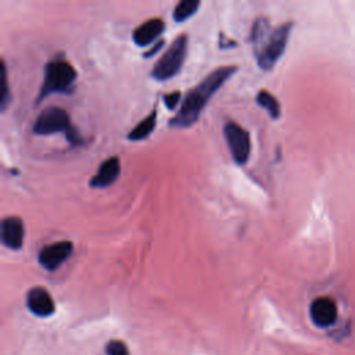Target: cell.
<instances>
[{
	"label": "cell",
	"instance_id": "cell-1",
	"mask_svg": "<svg viewBox=\"0 0 355 355\" xmlns=\"http://www.w3.org/2000/svg\"><path fill=\"white\" fill-rule=\"evenodd\" d=\"M237 71L236 65H222L209 72L197 86L184 96L176 115L169 121L171 128L184 129L194 125L209 98Z\"/></svg>",
	"mask_w": 355,
	"mask_h": 355
},
{
	"label": "cell",
	"instance_id": "cell-2",
	"mask_svg": "<svg viewBox=\"0 0 355 355\" xmlns=\"http://www.w3.org/2000/svg\"><path fill=\"white\" fill-rule=\"evenodd\" d=\"M291 29L293 22L287 21L279 25L277 28L270 29L266 37L258 46L254 47L257 64L262 71H270L275 67V64L280 60L286 50Z\"/></svg>",
	"mask_w": 355,
	"mask_h": 355
},
{
	"label": "cell",
	"instance_id": "cell-3",
	"mask_svg": "<svg viewBox=\"0 0 355 355\" xmlns=\"http://www.w3.org/2000/svg\"><path fill=\"white\" fill-rule=\"evenodd\" d=\"M76 71L71 62L62 58H54L44 67V79L39 90L36 103L39 104L44 97L53 93H68L73 87Z\"/></svg>",
	"mask_w": 355,
	"mask_h": 355
},
{
	"label": "cell",
	"instance_id": "cell-4",
	"mask_svg": "<svg viewBox=\"0 0 355 355\" xmlns=\"http://www.w3.org/2000/svg\"><path fill=\"white\" fill-rule=\"evenodd\" d=\"M33 133L36 135H53L62 132L72 144H80L82 139L69 122L68 112L61 107H46L33 123Z\"/></svg>",
	"mask_w": 355,
	"mask_h": 355
},
{
	"label": "cell",
	"instance_id": "cell-5",
	"mask_svg": "<svg viewBox=\"0 0 355 355\" xmlns=\"http://www.w3.org/2000/svg\"><path fill=\"white\" fill-rule=\"evenodd\" d=\"M187 53V35H179L164 55L155 62L151 76L157 80H166L179 73Z\"/></svg>",
	"mask_w": 355,
	"mask_h": 355
},
{
	"label": "cell",
	"instance_id": "cell-6",
	"mask_svg": "<svg viewBox=\"0 0 355 355\" xmlns=\"http://www.w3.org/2000/svg\"><path fill=\"white\" fill-rule=\"evenodd\" d=\"M223 135L234 162L237 165H244L251 153L250 133L236 122H226L223 126Z\"/></svg>",
	"mask_w": 355,
	"mask_h": 355
},
{
	"label": "cell",
	"instance_id": "cell-7",
	"mask_svg": "<svg viewBox=\"0 0 355 355\" xmlns=\"http://www.w3.org/2000/svg\"><path fill=\"white\" fill-rule=\"evenodd\" d=\"M73 251V244L68 240H61L44 245L37 255L39 263L47 270H55L62 262H65Z\"/></svg>",
	"mask_w": 355,
	"mask_h": 355
},
{
	"label": "cell",
	"instance_id": "cell-8",
	"mask_svg": "<svg viewBox=\"0 0 355 355\" xmlns=\"http://www.w3.org/2000/svg\"><path fill=\"white\" fill-rule=\"evenodd\" d=\"M309 315L318 327H329L337 320V304L330 297H318L309 306Z\"/></svg>",
	"mask_w": 355,
	"mask_h": 355
},
{
	"label": "cell",
	"instance_id": "cell-9",
	"mask_svg": "<svg viewBox=\"0 0 355 355\" xmlns=\"http://www.w3.org/2000/svg\"><path fill=\"white\" fill-rule=\"evenodd\" d=\"M24 220L18 216H6L1 220V243L10 250H19L24 244Z\"/></svg>",
	"mask_w": 355,
	"mask_h": 355
},
{
	"label": "cell",
	"instance_id": "cell-10",
	"mask_svg": "<svg viewBox=\"0 0 355 355\" xmlns=\"http://www.w3.org/2000/svg\"><path fill=\"white\" fill-rule=\"evenodd\" d=\"M26 306L32 313L47 318L54 313L55 305L50 293L44 287H32L26 294Z\"/></svg>",
	"mask_w": 355,
	"mask_h": 355
},
{
	"label": "cell",
	"instance_id": "cell-11",
	"mask_svg": "<svg viewBox=\"0 0 355 355\" xmlns=\"http://www.w3.org/2000/svg\"><path fill=\"white\" fill-rule=\"evenodd\" d=\"M121 173V162L118 157H111L100 164L97 172L89 182L90 187L104 189L112 184Z\"/></svg>",
	"mask_w": 355,
	"mask_h": 355
},
{
	"label": "cell",
	"instance_id": "cell-12",
	"mask_svg": "<svg viewBox=\"0 0 355 355\" xmlns=\"http://www.w3.org/2000/svg\"><path fill=\"white\" fill-rule=\"evenodd\" d=\"M165 29V22L161 18H150L133 31V42L137 46H148Z\"/></svg>",
	"mask_w": 355,
	"mask_h": 355
},
{
	"label": "cell",
	"instance_id": "cell-13",
	"mask_svg": "<svg viewBox=\"0 0 355 355\" xmlns=\"http://www.w3.org/2000/svg\"><path fill=\"white\" fill-rule=\"evenodd\" d=\"M157 121V110H153L144 119H141L132 130L128 133V139L132 141H139L151 135V132L155 128Z\"/></svg>",
	"mask_w": 355,
	"mask_h": 355
},
{
	"label": "cell",
	"instance_id": "cell-14",
	"mask_svg": "<svg viewBox=\"0 0 355 355\" xmlns=\"http://www.w3.org/2000/svg\"><path fill=\"white\" fill-rule=\"evenodd\" d=\"M255 101L258 103L259 107H262L263 110L268 111V114L270 115L272 119H279L280 118V103L279 100L268 90H259L257 93Z\"/></svg>",
	"mask_w": 355,
	"mask_h": 355
},
{
	"label": "cell",
	"instance_id": "cell-15",
	"mask_svg": "<svg viewBox=\"0 0 355 355\" xmlns=\"http://www.w3.org/2000/svg\"><path fill=\"white\" fill-rule=\"evenodd\" d=\"M200 7L198 0H182L175 6L173 10V19L175 22H183L189 19L191 15L196 14L197 8Z\"/></svg>",
	"mask_w": 355,
	"mask_h": 355
},
{
	"label": "cell",
	"instance_id": "cell-16",
	"mask_svg": "<svg viewBox=\"0 0 355 355\" xmlns=\"http://www.w3.org/2000/svg\"><path fill=\"white\" fill-rule=\"evenodd\" d=\"M270 24L268 21V18L265 17H259L254 21L251 32H250V42L252 44V47L258 46L265 37L266 35L270 32Z\"/></svg>",
	"mask_w": 355,
	"mask_h": 355
},
{
	"label": "cell",
	"instance_id": "cell-17",
	"mask_svg": "<svg viewBox=\"0 0 355 355\" xmlns=\"http://www.w3.org/2000/svg\"><path fill=\"white\" fill-rule=\"evenodd\" d=\"M1 80H3V89H1V96H0V103H1V111L7 108V104L11 100L10 96V89H8V82H7V69L4 61H1Z\"/></svg>",
	"mask_w": 355,
	"mask_h": 355
},
{
	"label": "cell",
	"instance_id": "cell-18",
	"mask_svg": "<svg viewBox=\"0 0 355 355\" xmlns=\"http://www.w3.org/2000/svg\"><path fill=\"white\" fill-rule=\"evenodd\" d=\"M107 355H129L128 347L121 340H111L105 345Z\"/></svg>",
	"mask_w": 355,
	"mask_h": 355
},
{
	"label": "cell",
	"instance_id": "cell-19",
	"mask_svg": "<svg viewBox=\"0 0 355 355\" xmlns=\"http://www.w3.org/2000/svg\"><path fill=\"white\" fill-rule=\"evenodd\" d=\"M180 98H182V93H180L179 90H175V92L166 93V94L164 96V103H165V105H166L169 110H175V108L178 107V104H179Z\"/></svg>",
	"mask_w": 355,
	"mask_h": 355
},
{
	"label": "cell",
	"instance_id": "cell-20",
	"mask_svg": "<svg viewBox=\"0 0 355 355\" xmlns=\"http://www.w3.org/2000/svg\"><path fill=\"white\" fill-rule=\"evenodd\" d=\"M164 43H165V40L164 39H161V40H158L148 51H146L144 54H143V57H146V58H150V57H153V55H155L159 50H161V47L164 46Z\"/></svg>",
	"mask_w": 355,
	"mask_h": 355
}]
</instances>
